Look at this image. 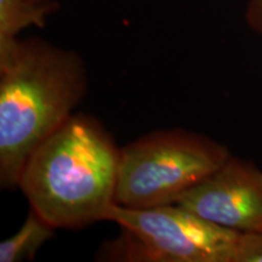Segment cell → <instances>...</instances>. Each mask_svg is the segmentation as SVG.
Here are the masks:
<instances>
[{
  "label": "cell",
  "mask_w": 262,
  "mask_h": 262,
  "mask_svg": "<svg viewBox=\"0 0 262 262\" xmlns=\"http://www.w3.org/2000/svg\"><path fill=\"white\" fill-rule=\"evenodd\" d=\"M56 3L38 0H0V58L11 52L24 29L35 26L44 27L48 16L52 14Z\"/></svg>",
  "instance_id": "obj_6"
},
{
  "label": "cell",
  "mask_w": 262,
  "mask_h": 262,
  "mask_svg": "<svg viewBox=\"0 0 262 262\" xmlns=\"http://www.w3.org/2000/svg\"><path fill=\"white\" fill-rule=\"evenodd\" d=\"M0 185L18 188L27 160L73 116L88 86L77 54L39 39L0 58Z\"/></svg>",
  "instance_id": "obj_2"
},
{
  "label": "cell",
  "mask_w": 262,
  "mask_h": 262,
  "mask_svg": "<svg viewBox=\"0 0 262 262\" xmlns=\"http://www.w3.org/2000/svg\"><path fill=\"white\" fill-rule=\"evenodd\" d=\"M247 18L249 25L262 37V0H249Z\"/></svg>",
  "instance_id": "obj_9"
},
{
  "label": "cell",
  "mask_w": 262,
  "mask_h": 262,
  "mask_svg": "<svg viewBox=\"0 0 262 262\" xmlns=\"http://www.w3.org/2000/svg\"><path fill=\"white\" fill-rule=\"evenodd\" d=\"M120 149L96 118L73 114L26 163L18 188L55 229L108 220L117 204Z\"/></svg>",
  "instance_id": "obj_1"
},
{
  "label": "cell",
  "mask_w": 262,
  "mask_h": 262,
  "mask_svg": "<svg viewBox=\"0 0 262 262\" xmlns=\"http://www.w3.org/2000/svg\"><path fill=\"white\" fill-rule=\"evenodd\" d=\"M229 156L227 147L192 131L147 134L120 149L117 204L135 209L175 204Z\"/></svg>",
  "instance_id": "obj_3"
},
{
  "label": "cell",
  "mask_w": 262,
  "mask_h": 262,
  "mask_svg": "<svg viewBox=\"0 0 262 262\" xmlns=\"http://www.w3.org/2000/svg\"><path fill=\"white\" fill-rule=\"evenodd\" d=\"M38 2H40V3H51L52 0H38Z\"/></svg>",
  "instance_id": "obj_10"
},
{
  "label": "cell",
  "mask_w": 262,
  "mask_h": 262,
  "mask_svg": "<svg viewBox=\"0 0 262 262\" xmlns=\"http://www.w3.org/2000/svg\"><path fill=\"white\" fill-rule=\"evenodd\" d=\"M175 204L239 233L262 231V170L229 156Z\"/></svg>",
  "instance_id": "obj_5"
},
{
  "label": "cell",
  "mask_w": 262,
  "mask_h": 262,
  "mask_svg": "<svg viewBox=\"0 0 262 262\" xmlns=\"http://www.w3.org/2000/svg\"><path fill=\"white\" fill-rule=\"evenodd\" d=\"M55 228L33 210L21 228L0 244V262L33 260L39 249L54 235Z\"/></svg>",
  "instance_id": "obj_7"
},
{
  "label": "cell",
  "mask_w": 262,
  "mask_h": 262,
  "mask_svg": "<svg viewBox=\"0 0 262 262\" xmlns=\"http://www.w3.org/2000/svg\"><path fill=\"white\" fill-rule=\"evenodd\" d=\"M233 262H262V231L239 234Z\"/></svg>",
  "instance_id": "obj_8"
},
{
  "label": "cell",
  "mask_w": 262,
  "mask_h": 262,
  "mask_svg": "<svg viewBox=\"0 0 262 262\" xmlns=\"http://www.w3.org/2000/svg\"><path fill=\"white\" fill-rule=\"evenodd\" d=\"M108 221L122 228L107 248L108 256L123 261L233 262L241 234L178 204L139 209L116 204Z\"/></svg>",
  "instance_id": "obj_4"
}]
</instances>
